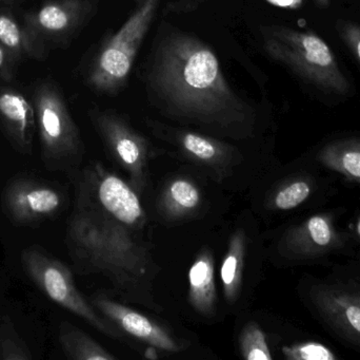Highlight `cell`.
<instances>
[{"mask_svg": "<svg viewBox=\"0 0 360 360\" xmlns=\"http://www.w3.org/2000/svg\"><path fill=\"white\" fill-rule=\"evenodd\" d=\"M152 80L174 116L221 137H251L249 109L226 84L215 54L195 38L177 35L167 40Z\"/></svg>", "mask_w": 360, "mask_h": 360, "instance_id": "cell-1", "label": "cell"}, {"mask_svg": "<svg viewBox=\"0 0 360 360\" xmlns=\"http://www.w3.org/2000/svg\"><path fill=\"white\" fill-rule=\"evenodd\" d=\"M139 238L111 218L75 205L65 244L78 274L103 275L122 299L162 312L153 296L160 268Z\"/></svg>", "mask_w": 360, "mask_h": 360, "instance_id": "cell-2", "label": "cell"}, {"mask_svg": "<svg viewBox=\"0 0 360 360\" xmlns=\"http://www.w3.org/2000/svg\"><path fill=\"white\" fill-rule=\"evenodd\" d=\"M264 35L269 54L307 82L336 94L345 95L350 91V82L340 70L333 51L314 32L271 27Z\"/></svg>", "mask_w": 360, "mask_h": 360, "instance_id": "cell-3", "label": "cell"}, {"mask_svg": "<svg viewBox=\"0 0 360 360\" xmlns=\"http://www.w3.org/2000/svg\"><path fill=\"white\" fill-rule=\"evenodd\" d=\"M252 211L245 209L233 224L219 266L222 308L239 317L251 304L260 270V240Z\"/></svg>", "mask_w": 360, "mask_h": 360, "instance_id": "cell-4", "label": "cell"}, {"mask_svg": "<svg viewBox=\"0 0 360 360\" xmlns=\"http://www.w3.org/2000/svg\"><path fill=\"white\" fill-rule=\"evenodd\" d=\"M162 135L179 160L200 171L212 183L233 192L252 183L253 165L237 146L188 130H168Z\"/></svg>", "mask_w": 360, "mask_h": 360, "instance_id": "cell-5", "label": "cell"}, {"mask_svg": "<svg viewBox=\"0 0 360 360\" xmlns=\"http://www.w3.org/2000/svg\"><path fill=\"white\" fill-rule=\"evenodd\" d=\"M75 205L98 211L137 236L148 225L141 194L98 162L91 163L77 175Z\"/></svg>", "mask_w": 360, "mask_h": 360, "instance_id": "cell-6", "label": "cell"}, {"mask_svg": "<svg viewBox=\"0 0 360 360\" xmlns=\"http://www.w3.org/2000/svg\"><path fill=\"white\" fill-rule=\"evenodd\" d=\"M20 261L27 277L55 304L84 319L103 335L112 340L124 338V334L101 316L89 299L82 296L76 287L73 274L63 262L37 247L23 249Z\"/></svg>", "mask_w": 360, "mask_h": 360, "instance_id": "cell-7", "label": "cell"}, {"mask_svg": "<svg viewBox=\"0 0 360 360\" xmlns=\"http://www.w3.org/2000/svg\"><path fill=\"white\" fill-rule=\"evenodd\" d=\"M35 114L46 166L63 171L78 168L84 156L79 131L54 89H40L36 95Z\"/></svg>", "mask_w": 360, "mask_h": 360, "instance_id": "cell-8", "label": "cell"}, {"mask_svg": "<svg viewBox=\"0 0 360 360\" xmlns=\"http://www.w3.org/2000/svg\"><path fill=\"white\" fill-rule=\"evenodd\" d=\"M158 4L160 0H143L122 29L105 44L90 75L93 86L101 90H113L126 80Z\"/></svg>", "mask_w": 360, "mask_h": 360, "instance_id": "cell-9", "label": "cell"}, {"mask_svg": "<svg viewBox=\"0 0 360 360\" xmlns=\"http://www.w3.org/2000/svg\"><path fill=\"white\" fill-rule=\"evenodd\" d=\"M199 173L190 166V170L184 169L164 180L154 199V216L158 222L164 225H184L209 215V197L197 179Z\"/></svg>", "mask_w": 360, "mask_h": 360, "instance_id": "cell-10", "label": "cell"}, {"mask_svg": "<svg viewBox=\"0 0 360 360\" xmlns=\"http://www.w3.org/2000/svg\"><path fill=\"white\" fill-rule=\"evenodd\" d=\"M97 127L114 162L129 175V183L143 194L151 183V150L145 137L133 130L118 116H97Z\"/></svg>", "mask_w": 360, "mask_h": 360, "instance_id": "cell-11", "label": "cell"}, {"mask_svg": "<svg viewBox=\"0 0 360 360\" xmlns=\"http://www.w3.org/2000/svg\"><path fill=\"white\" fill-rule=\"evenodd\" d=\"M63 202L58 188L32 178L13 179L2 194L4 213L16 226H33L55 217Z\"/></svg>", "mask_w": 360, "mask_h": 360, "instance_id": "cell-12", "label": "cell"}, {"mask_svg": "<svg viewBox=\"0 0 360 360\" xmlns=\"http://www.w3.org/2000/svg\"><path fill=\"white\" fill-rule=\"evenodd\" d=\"M89 302L97 312L113 323L122 334L131 336L151 348L165 353H180L188 348V342L175 335L171 329L154 319L111 299L103 293H96Z\"/></svg>", "mask_w": 360, "mask_h": 360, "instance_id": "cell-13", "label": "cell"}, {"mask_svg": "<svg viewBox=\"0 0 360 360\" xmlns=\"http://www.w3.org/2000/svg\"><path fill=\"white\" fill-rule=\"evenodd\" d=\"M344 244L330 215H315L288 230L277 243V252L287 260L321 257Z\"/></svg>", "mask_w": 360, "mask_h": 360, "instance_id": "cell-14", "label": "cell"}, {"mask_svg": "<svg viewBox=\"0 0 360 360\" xmlns=\"http://www.w3.org/2000/svg\"><path fill=\"white\" fill-rule=\"evenodd\" d=\"M188 304L197 317L216 323L222 312L216 283V253L210 244H202L195 254L188 271Z\"/></svg>", "mask_w": 360, "mask_h": 360, "instance_id": "cell-15", "label": "cell"}, {"mask_svg": "<svg viewBox=\"0 0 360 360\" xmlns=\"http://www.w3.org/2000/svg\"><path fill=\"white\" fill-rule=\"evenodd\" d=\"M310 297L330 325L360 347V293L333 287H314Z\"/></svg>", "mask_w": 360, "mask_h": 360, "instance_id": "cell-16", "label": "cell"}, {"mask_svg": "<svg viewBox=\"0 0 360 360\" xmlns=\"http://www.w3.org/2000/svg\"><path fill=\"white\" fill-rule=\"evenodd\" d=\"M0 118L15 148L21 154H31L36 114L27 99L15 91L0 92Z\"/></svg>", "mask_w": 360, "mask_h": 360, "instance_id": "cell-17", "label": "cell"}, {"mask_svg": "<svg viewBox=\"0 0 360 360\" xmlns=\"http://www.w3.org/2000/svg\"><path fill=\"white\" fill-rule=\"evenodd\" d=\"M319 161L331 170L360 185V139H347L328 144Z\"/></svg>", "mask_w": 360, "mask_h": 360, "instance_id": "cell-18", "label": "cell"}, {"mask_svg": "<svg viewBox=\"0 0 360 360\" xmlns=\"http://www.w3.org/2000/svg\"><path fill=\"white\" fill-rule=\"evenodd\" d=\"M59 344L65 356L73 360L116 359L98 342L68 321L59 327Z\"/></svg>", "mask_w": 360, "mask_h": 360, "instance_id": "cell-19", "label": "cell"}, {"mask_svg": "<svg viewBox=\"0 0 360 360\" xmlns=\"http://www.w3.org/2000/svg\"><path fill=\"white\" fill-rule=\"evenodd\" d=\"M312 192L313 183L308 178H292L266 194L264 206L271 211H292L306 202Z\"/></svg>", "mask_w": 360, "mask_h": 360, "instance_id": "cell-20", "label": "cell"}, {"mask_svg": "<svg viewBox=\"0 0 360 360\" xmlns=\"http://www.w3.org/2000/svg\"><path fill=\"white\" fill-rule=\"evenodd\" d=\"M239 354L245 360H272L268 338L256 321H249L238 334Z\"/></svg>", "mask_w": 360, "mask_h": 360, "instance_id": "cell-21", "label": "cell"}, {"mask_svg": "<svg viewBox=\"0 0 360 360\" xmlns=\"http://www.w3.org/2000/svg\"><path fill=\"white\" fill-rule=\"evenodd\" d=\"M27 342L21 337L10 317L0 313V359L31 360Z\"/></svg>", "mask_w": 360, "mask_h": 360, "instance_id": "cell-22", "label": "cell"}, {"mask_svg": "<svg viewBox=\"0 0 360 360\" xmlns=\"http://www.w3.org/2000/svg\"><path fill=\"white\" fill-rule=\"evenodd\" d=\"M75 8L68 2L44 4L37 14L36 23L40 29L50 33H60L71 27L75 17Z\"/></svg>", "mask_w": 360, "mask_h": 360, "instance_id": "cell-23", "label": "cell"}, {"mask_svg": "<svg viewBox=\"0 0 360 360\" xmlns=\"http://www.w3.org/2000/svg\"><path fill=\"white\" fill-rule=\"evenodd\" d=\"M283 356L290 360H335L338 356L321 342H306L283 347Z\"/></svg>", "mask_w": 360, "mask_h": 360, "instance_id": "cell-24", "label": "cell"}, {"mask_svg": "<svg viewBox=\"0 0 360 360\" xmlns=\"http://www.w3.org/2000/svg\"><path fill=\"white\" fill-rule=\"evenodd\" d=\"M0 42L10 49H19L22 44V33L18 25L6 15H0Z\"/></svg>", "mask_w": 360, "mask_h": 360, "instance_id": "cell-25", "label": "cell"}, {"mask_svg": "<svg viewBox=\"0 0 360 360\" xmlns=\"http://www.w3.org/2000/svg\"><path fill=\"white\" fill-rule=\"evenodd\" d=\"M336 29L342 42L347 44L360 63V25L359 23L340 20L336 23Z\"/></svg>", "mask_w": 360, "mask_h": 360, "instance_id": "cell-26", "label": "cell"}, {"mask_svg": "<svg viewBox=\"0 0 360 360\" xmlns=\"http://www.w3.org/2000/svg\"><path fill=\"white\" fill-rule=\"evenodd\" d=\"M266 1L278 8H289V10H297L304 4V0H266Z\"/></svg>", "mask_w": 360, "mask_h": 360, "instance_id": "cell-27", "label": "cell"}, {"mask_svg": "<svg viewBox=\"0 0 360 360\" xmlns=\"http://www.w3.org/2000/svg\"><path fill=\"white\" fill-rule=\"evenodd\" d=\"M4 61H6V55H4V49L0 46V69L4 67Z\"/></svg>", "mask_w": 360, "mask_h": 360, "instance_id": "cell-28", "label": "cell"}, {"mask_svg": "<svg viewBox=\"0 0 360 360\" xmlns=\"http://www.w3.org/2000/svg\"><path fill=\"white\" fill-rule=\"evenodd\" d=\"M316 1V4H319V6H328L330 4V2H331V0H315Z\"/></svg>", "mask_w": 360, "mask_h": 360, "instance_id": "cell-29", "label": "cell"}, {"mask_svg": "<svg viewBox=\"0 0 360 360\" xmlns=\"http://www.w3.org/2000/svg\"><path fill=\"white\" fill-rule=\"evenodd\" d=\"M355 230H356V235L360 238V218L359 221H357L356 226H355Z\"/></svg>", "mask_w": 360, "mask_h": 360, "instance_id": "cell-30", "label": "cell"}]
</instances>
